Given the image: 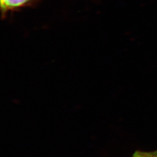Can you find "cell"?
<instances>
[{
	"label": "cell",
	"instance_id": "2",
	"mask_svg": "<svg viewBox=\"0 0 157 157\" xmlns=\"http://www.w3.org/2000/svg\"><path fill=\"white\" fill-rule=\"evenodd\" d=\"M132 157H157V150L152 152L137 151L135 152Z\"/></svg>",
	"mask_w": 157,
	"mask_h": 157
},
{
	"label": "cell",
	"instance_id": "1",
	"mask_svg": "<svg viewBox=\"0 0 157 157\" xmlns=\"http://www.w3.org/2000/svg\"><path fill=\"white\" fill-rule=\"evenodd\" d=\"M35 0H0L1 17H6L9 13L29 6Z\"/></svg>",
	"mask_w": 157,
	"mask_h": 157
}]
</instances>
